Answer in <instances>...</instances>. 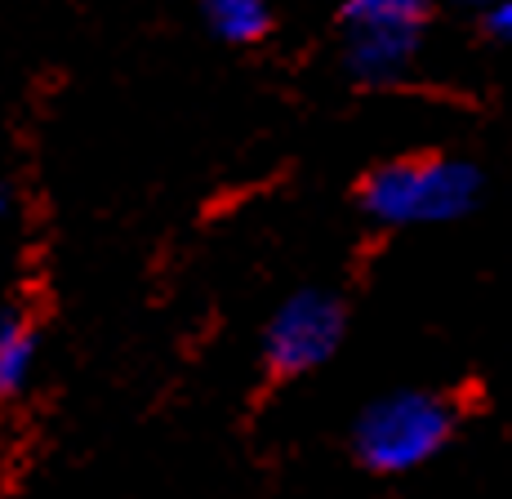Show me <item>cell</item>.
Segmentation results:
<instances>
[{"label":"cell","instance_id":"6","mask_svg":"<svg viewBox=\"0 0 512 499\" xmlns=\"http://www.w3.org/2000/svg\"><path fill=\"white\" fill-rule=\"evenodd\" d=\"M205 18L210 27L223 36V41H236V45H250V41H263L268 32V5L263 0H201Z\"/></svg>","mask_w":512,"mask_h":499},{"label":"cell","instance_id":"8","mask_svg":"<svg viewBox=\"0 0 512 499\" xmlns=\"http://www.w3.org/2000/svg\"><path fill=\"white\" fill-rule=\"evenodd\" d=\"M5 210H9V192L0 188V219H5Z\"/></svg>","mask_w":512,"mask_h":499},{"label":"cell","instance_id":"4","mask_svg":"<svg viewBox=\"0 0 512 499\" xmlns=\"http://www.w3.org/2000/svg\"><path fill=\"white\" fill-rule=\"evenodd\" d=\"M428 18L423 0H348L343 23L352 32L348 63L361 76H392L419 45V27Z\"/></svg>","mask_w":512,"mask_h":499},{"label":"cell","instance_id":"1","mask_svg":"<svg viewBox=\"0 0 512 499\" xmlns=\"http://www.w3.org/2000/svg\"><path fill=\"white\" fill-rule=\"evenodd\" d=\"M477 197V170L446 156H406L361 183V205L379 223H441Z\"/></svg>","mask_w":512,"mask_h":499},{"label":"cell","instance_id":"2","mask_svg":"<svg viewBox=\"0 0 512 499\" xmlns=\"http://www.w3.org/2000/svg\"><path fill=\"white\" fill-rule=\"evenodd\" d=\"M455 433V410L450 401L432 393H401L379 406H370L357 424V459L374 473H406L446 446Z\"/></svg>","mask_w":512,"mask_h":499},{"label":"cell","instance_id":"5","mask_svg":"<svg viewBox=\"0 0 512 499\" xmlns=\"http://www.w3.org/2000/svg\"><path fill=\"white\" fill-rule=\"evenodd\" d=\"M36 366V326L27 312H0V397H18Z\"/></svg>","mask_w":512,"mask_h":499},{"label":"cell","instance_id":"9","mask_svg":"<svg viewBox=\"0 0 512 499\" xmlns=\"http://www.w3.org/2000/svg\"><path fill=\"white\" fill-rule=\"evenodd\" d=\"M464 5H490V0H464Z\"/></svg>","mask_w":512,"mask_h":499},{"label":"cell","instance_id":"3","mask_svg":"<svg viewBox=\"0 0 512 499\" xmlns=\"http://www.w3.org/2000/svg\"><path fill=\"white\" fill-rule=\"evenodd\" d=\"M343 339V308L330 295H294L285 308L272 317L268 344H263V361H268L272 379H294L317 370L321 361L339 348Z\"/></svg>","mask_w":512,"mask_h":499},{"label":"cell","instance_id":"7","mask_svg":"<svg viewBox=\"0 0 512 499\" xmlns=\"http://www.w3.org/2000/svg\"><path fill=\"white\" fill-rule=\"evenodd\" d=\"M490 32L504 36V41H512V0H495V9H490Z\"/></svg>","mask_w":512,"mask_h":499}]
</instances>
